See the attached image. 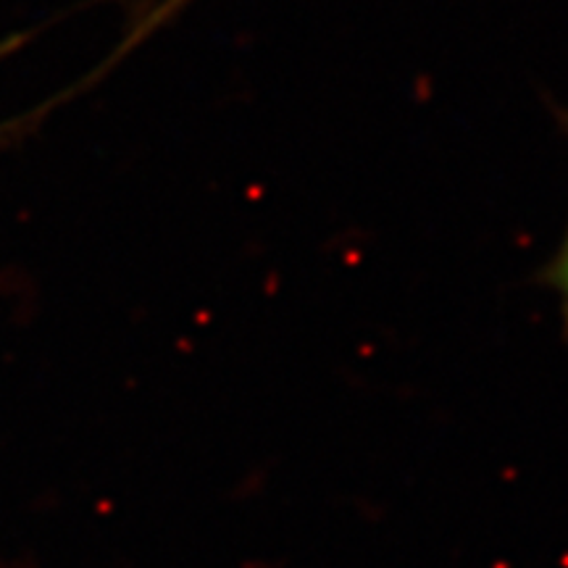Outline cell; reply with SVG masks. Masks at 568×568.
Here are the masks:
<instances>
[{
  "label": "cell",
  "mask_w": 568,
  "mask_h": 568,
  "mask_svg": "<svg viewBox=\"0 0 568 568\" xmlns=\"http://www.w3.org/2000/svg\"><path fill=\"white\" fill-rule=\"evenodd\" d=\"M560 122H564V130L568 134V111L560 113ZM539 280L548 284L552 293L558 295L560 316H564V324H566V332H568V226H566V234H564V243L558 245L556 255H552L550 264L545 266V272L539 274Z\"/></svg>",
  "instance_id": "6da1fadb"
},
{
  "label": "cell",
  "mask_w": 568,
  "mask_h": 568,
  "mask_svg": "<svg viewBox=\"0 0 568 568\" xmlns=\"http://www.w3.org/2000/svg\"><path fill=\"white\" fill-rule=\"evenodd\" d=\"M187 3H193V0H151L148 11L142 13L138 24H134L132 34H130V38H126L124 51H126V48L138 45L142 38H151V34L159 30V27L166 24L169 19H174L176 13H180Z\"/></svg>",
  "instance_id": "7a4b0ae2"
}]
</instances>
